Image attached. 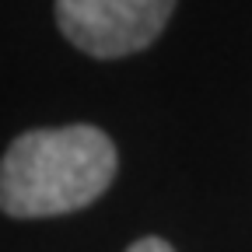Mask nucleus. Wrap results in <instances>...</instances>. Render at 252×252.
Segmentation results:
<instances>
[{
    "mask_svg": "<svg viewBox=\"0 0 252 252\" xmlns=\"http://www.w3.org/2000/svg\"><path fill=\"white\" fill-rule=\"evenodd\" d=\"M175 0H56V25L81 53L116 60L165 32Z\"/></svg>",
    "mask_w": 252,
    "mask_h": 252,
    "instance_id": "obj_2",
    "label": "nucleus"
},
{
    "mask_svg": "<svg viewBox=\"0 0 252 252\" xmlns=\"http://www.w3.org/2000/svg\"><path fill=\"white\" fill-rule=\"evenodd\" d=\"M116 175V147L98 126L21 133L0 161V210L56 217L98 200Z\"/></svg>",
    "mask_w": 252,
    "mask_h": 252,
    "instance_id": "obj_1",
    "label": "nucleus"
},
{
    "mask_svg": "<svg viewBox=\"0 0 252 252\" xmlns=\"http://www.w3.org/2000/svg\"><path fill=\"white\" fill-rule=\"evenodd\" d=\"M126 252H175L165 238H140V242H133Z\"/></svg>",
    "mask_w": 252,
    "mask_h": 252,
    "instance_id": "obj_3",
    "label": "nucleus"
}]
</instances>
